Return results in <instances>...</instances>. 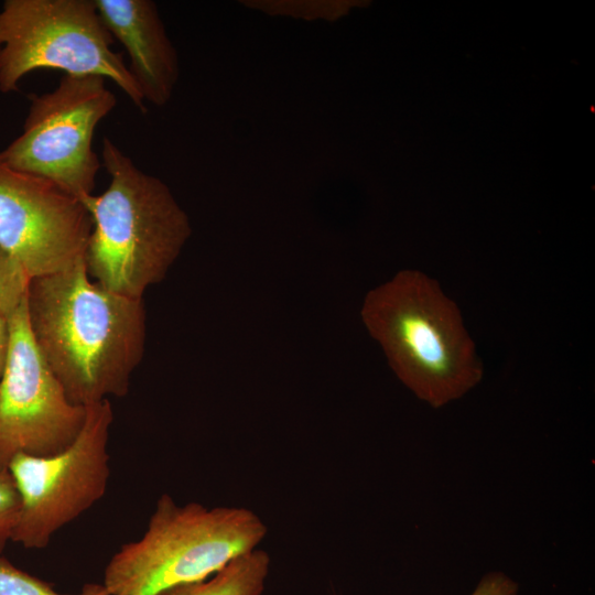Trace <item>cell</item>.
Returning <instances> with one entry per match:
<instances>
[{
	"mask_svg": "<svg viewBox=\"0 0 595 595\" xmlns=\"http://www.w3.org/2000/svg\"><path fill=\"white\" fill-rule=\"evenodd\" d=\"M26 312L34 343L72 403L87 407L128 393L144 353L142 299L93 282L83 260L31 279Z\"/></svg>",
	"mask_w": 595,
	"mask_h": 595,
	"instance_id": "6da1fadb",
	"label": "cell"
},
{
	"mask_svg": "<svg viewBox=\"0 0 595 595\" xmlns=\"http://www.w3.org/2000/svg\"><path fill=\"white\" fill-rule=\"evenodd\" d=\"M100 161L108 187L82 199L93 220L87 273L111 292L142 299L181 253L192 234L190 219L169 187L107 137Z\"/></svg>",
	"mask_w": 595,
	"mask_h": 595,
	"instance_id": "7a4b0ae2",
	"label": "cell"
},
{
	"mask_svg": "<svg viewBox=\"0 0 595 595\" xmlns=\"http://www.w3.org/2000/svg\"><path fill=\"white\" fill-rule=\"evenodd\" d=\"M361 320L397 377L433 408L463 397L483 378L457 305L421 271L402 270L369 291Z\"/></svg>",
	"mask_w": 595,
	"mask_h": 595,
	"instance_id": "3957f363",
	"label": "cell"
},
{
	"mask_svg": "<svg viewBox=\"0 0 595 595\" xmlns=\"http://www.w3.org/2000/svg\"><path fill=\"white\" fill-rule=\"evenodd\" d=\"M268 532L252 510L178 506L162 494L143 536L109 560L104 586L109 595H155L205 581L257 549Z\"/></svg>",
	"mask_w": 595,
	"mask_h": 595,
	"instance_id": "277c9868",
	"label": "cell"
},
{
	"mask_svg": "<svg viewBox=\"0 0 595 595\" xmlns=\"http://www.w3.org/2000/svg\"><path fill=\"white\" fill-rule=\"evenodd\" d=\"M95 0H6L0 10V91L18 90L35 69L96 75L115 83L142 112L143 96Z\"/></svg>",
	"mask_w": 595,
	"mask_h": 595,
	"instance_id": "5b68a950",
	"label": "cell"
},
{
	"mask_svg": "<svg viewBox=\"0 0 595 595\" xmlns=\"http://www.w3.org/2000/svg\"><path fill=\"white\" fill-rule=\"evenodd\" d=\"M116 105L106 78L64 75L53 90L31 97L22 132L0 151V161L82 201L102 167L93 150L96 127Z\"/></svg>",
	"mask_w": 595,
	"mask_h": 595,
	"instance_id": "8992f818",
	"label": "cell"
},
{
	"mask_svg": "<svg viewBox=\"0 0 595 595\" xmlns=\"http://www.w3.org/2000/svg\"><path fill=\"white\" fill-rule=\"evenodd\" d=\"M113 412L108 399L86 407L76 440L45 457L17 454L8 465L21 498L11 541L43 549L53 536L93 507L110 476L107 451Z\"/></svg>",
	"mask_w": 595,
	"mask_h": 595,
	"instance_id": "52a82bcc",
	"label": "cell"
},
{
	"mask_svg": "<svg viewBox=\"0 0 595 595\" xmlns=\"http://www.w3.org/2000/svg\"><path fill=\"white\" fill-rule=\"evenodd\" d=\"M9 351L0 378V470L17 454L55 455L80 433L86 407L72 403L36 347L26 296L8 316Z\"/></svg>",
	"mask_w": 595,
	"mask_h": 595,
	"instance_id": "ba28073f",
	"label": "cell"
},
{
	"mask_svg": "<svg viewBox=\"0 0 595 595\" xmlns=\"http://www.w3.org/2000/svg\"><path fill=\"white\" fill-rule=\"evenodd\" d=\"M91 230L80 199L0 161V247L30 280L83 261Z\"/></svg>",
	"mask_w": 595,
	"mask_h": 595,
	"instance_id": "9c48e42d",
	"label": "cell"
},
{
	"mask_svg": "<svg viewBox=\"0 0 595 595\" xmlns=\"http://www.w3.org/2000/svg\"><path fill=\"white\" fill-rule=\"evenodd\" d=\"M95 3L107 30L125 47L129 73L144 101L165 105L178 78V63L155 2L95 0Z\"/></svg>",
	"mask_w": 595,
	"mask_h": 595,
	"instance_id": "30bf717a",
	"label": "cell"
},
{
	"mask_svg": "<svg viewBox=\"0 0 595 595\" xmlns=\"http://www.w3.org/2000/svg\"><path fill=\"white\" fill-rule=\"evenodd\" d=\"M269 569V554L256 549L205 581L171 587L155 595H261Z\"/></svg>",
	"mask_w": 595,
	"mask_h": 595,
	"instance_id": "8fae6325",
	"label": "cell"
},
{
	"mask_svg": "<svg viewBox=\"0 0 595 595\" xmlns=\"http://www.w3.org/2000/svg\"><path fill=\"white\" fill-rule=\"evenodd\" d=\"M0 595H109L104 584H86L79 593L62 594L51 584L18 569L0 555Z\"/></svg>",
	"mask_w": 595,
	"mask_h": 595,
	"instance_id": "7c38bea8",
	"label": "cell"
},
{
	"mask_svg": "<svg viewBox=\"0 0 595 595\" xmlns=\"http://www.w3.org/2000/svg\"><path fill=\"white\" fill-rule=\"evenodd\" d=\"M30 279L0 247V312L9 316L24 300Z\"/></svg>",
	"mask_w": 595,
	"mask_h": 595,
	"instance_id": "4fadbf2b",
	"label": "cell"
},
{
	"mask_svg": "<svg viewBox=\"0 0 595 595\" xmlns=\"http://www.w3.org/2000/svg\"><path fill=\"white\" fill-rule=\"evenodd\" d=\"M21 498L8 469L0 470V555L18 522Z\"/></svg>",
	"mask_w": 595,
	"mask_h": 595,
	"instance_id": "5bb4252c",
	"label": "cell"
},
{
	"mask_svg": "<svg viewBox=\"0 0 595 595\" xmlns=\"http://www.w3.org/2000/svg\"><path fill=\"white\" fill-rule=\"evenodd\" d=\"M472 595H518V584L501 572L486 574Z\"/></svg>",
	"mask_w": 595,
	"mask_h": 595,
	"instance_id": "9a60e30c",
	"label": "cell"
},
{
	"mask_svg": "<svg viewBox=\"0 0 595 595\" xmlns=\"http://www.w3.org/2000/svg\"><path fill=\"white\" fill-rule=\"evenodd\" d=\"M9 321L8 316L0 312V378L3 374L9 351Z\"/></svg>",
	"mask_w": 595,
	"mask_h": 595,
	"instance_id": "2e32d148",
	"label": "cell"
}]
</instances>
